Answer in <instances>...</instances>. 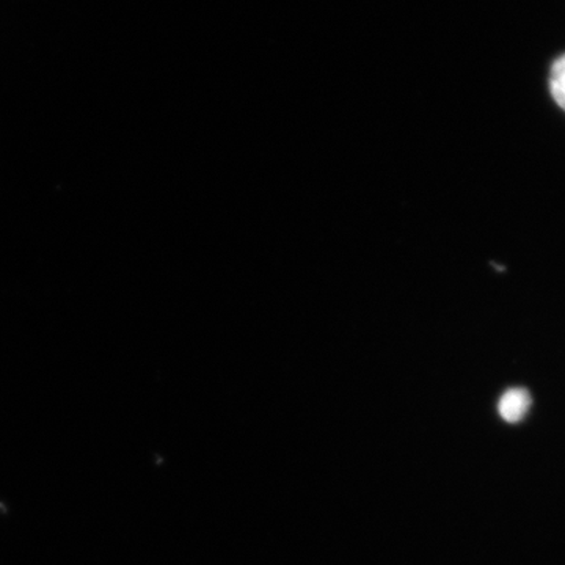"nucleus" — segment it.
<instances>
[{"label": "nucleus", "mask_w": 565, "mask_h": 565, "mask_svg": "<svg viewBox=\"0 0 565 565\" xmlns=\"http://www.w3.org/2000/svg\"><path fill=\"white\" fill-rule=\"evenodd\" d=\"M530 407V393L523 388H512L501 396L500 404H498V412H500L501 418H503L504 422L519 423L525 418Z\"/></svg>", "instance_id": "nucleus-1"}, {"label": "nucleus", "mask_w": 565, "mask_h": 565, "mask_svg": "<svg viewBox=\"0 0 565 565\" xmlns=\"http://www.w3.org/2000/svg\"><path fill=\"white\" fill-rule=\"evenodd\" d=\"M550 92L557 106L565 111V54L557 57L550 70Z\"/></svg>", "instance_id": "nucleus-2"}]
</instances>
